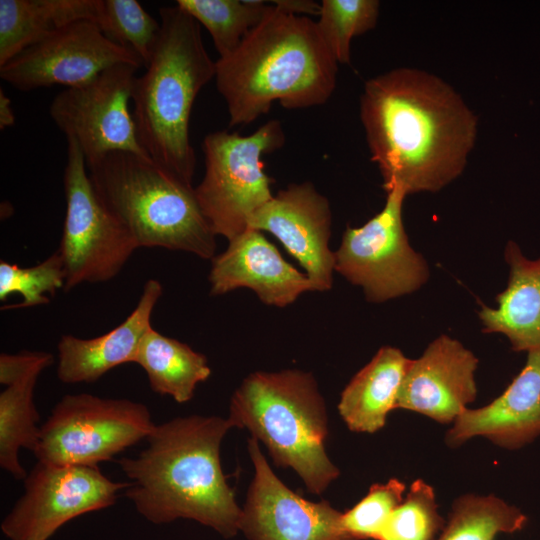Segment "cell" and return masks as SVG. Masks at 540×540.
Listing matches in <instances>:
<instances>
[{"mask_svg": "<svg viewBox=\"0 0 540 540\" xmlns=\"http://www.w3.org/2000/svg\"><path fill=\"white\" fill-rule=\"evenodd\" d=\"M64 191L66 212L57 250L66 273L64 290L113 279L140 247L98 198L84 155L71 139H67Z\"/></svg>", "mask_w": 540, "mask_h": 540, "instance_id": "9c48e42d", "label": "cell"}, {"mask_svg": "<svg viewBox=\"0 0 540 540\" xmlns=\"http://www.w3.org/2000/svg\"><path fill=\"white\" fill-rule=\"evenodd\" d=\"M360 119L386 192H437L464 171L478 119L441 78L395 68L365 82Z\"/></svg>", "mask_w": 540, "mask_h": 540, "instance_id": "6da1fadb", "label": "cell"}, {"mask_svg": "<svg viewBox=\"0 0 540 540\" xmlns=\"http://www.w3.org/2000/svg\"><path fill=\"white\" fill-rule=\"evenodd\" d=\"M139 68L133 64L112 66L82 85L66 88L52 100L51 119L66 139L78 144L86 166L114 152L148 156L140 145L129 107Z\"/></svg>", "mask_w": 540, "mask_h": 540, "instance_id": "8fae6325", "label": "cell"}, {"mask_svg": "<svg viewBox=\"0 0 540 540\" xmlns=\"http://www.w3.org/2000/svg\"><path fill=\"white\" fill-rule=\"evenodd\" d=\"M386 193L383 209L360 227L348 226L334 251L335 271L361 287L373 303L411 294L430 275L405 232L402 209L407 194L399 188Z\"/></svg>", "mask_w": 540, "mask_h": 540, "instance_id": "30bf717a", "label": "cell"}, {"mask_svg": "<svg viewBox=\"0 0 540 540\" xmlns=\"http://www.w3.org/2000/svg\"><path fill=\"white\" fill-rule=\"evenodd\" d=\"M285 141L279 120H270L247 136L226 130L205 136V172L194 190L216 236L229 241L245 232L254 213L273 197V179L265 173L262 158Z\"/></svg>", "mask_w": 540, "mask_h": 540, "instance_id": "52a82bcc", "label": "cell"}, {"mask_svg": "<svg viewBox=\"0 0 540 540\" xmlns=\"http://www.w3.org/2000/svg\"><path fill=\"white\" fill-rule=\"evenodd\" d=\"M176 5L206 28L219 58H223L262 20L270 4L256 0H178Z\"/></svg>", "mask_w": 540, "mask_h": 540, "instance_id": "484cf974", "label": "cell"}, {"mask_svg": "<svg viewBox=\"0 0 540 540\" xmlns=\"http://www.w3.org/2000/svg\"><path fill=\"white\" fill-rule=\"evenodd\" d=\"M477 357L458 340L441 335L410 359L396 408L421 413L439 423L454 422L476 398Z\"/></svg>", "mask_w": 540, "mask_h": 540, "instance_id": "2e32d148", "label": "cell"}, {"mask_svg": "<svg viewBox=\"0 0 540 540\" xmlns=\"http://www.w3.org/2000/svg\"><path fill=\"white\" fill-rule=\"evenodd\" d=\"M15 114L12 108L11 99L0 89V129L14 125Z\"/></svg>", "mask_w": 540, "mask_h": 540, "instance_id": "836d02e7", "label": "cell"}, {"mask_svg": "<svg viewBox=\"0 0 540 540\" xmlns=\"http://www.w3.org/2000/svg\"><path fill=\"white\" fill-rule=\"evenodd\" d=\"M54 360L35 365L0 393V466L16 479L27 473L19 460L21 448L35 451L40 436L39 413L34 404L37 380Z\"/></svg>", "mask_w": 540, "mask_h": 540, "instance_id": "cb8c5ba5", "label": "cell"}, {"mask_svg": "<svg viewBox=\"0 0 540 540\" xmlns=\"http://www.w3.org/2000/svg\"><path fill=\"white\" fill-rule=\"evenodd\" d=\"M149 408L129 399L68 394L40 427L37 461L98 466L146 439L154 428Z\"/></svg>", "mask_w": 540, "mask_h": 540, "instance_id": "ba28073f", "label": "cell"}, {"mask_svg": "<svg viewBox=\"0 0 540 540\" xmlns=\"http://www.w3.org/2000/svg\"><path fill=\"white\" fill-rule=\"evenodd\" d=\"M404 492L405 485L394 478L371 486L361 501L342 513L343 529L356 540H377L392 512L404 500Z\"/></svg>", "mask_w": 540, "mask_h": 540, "instance_id": "4dcf8cb0", "label": "cell"}, {"mask_svg": "<svg viewBox=\"0 0 540 540\" xmlns=\"http://www.w3.org/2000/svg\"><path fill=\"white\" fill-rule=\"evenodd\" d=\"M509 266L507 287L496 296L497 307L482 305L478 312L484 333L507 337L512 350L540 349V257L529 259L518 244L504 250Z\"/></svg>", "mask_w": 540, "mask_h": 540, "instance_id": "ffe728a7", "label": "cell"}, {"mask_svg": "<svg viewBox=\"0 0 540 540\" xmlns=\"http://www.w3.org/2000/svg\"><path fill=\"white\" fill-rule=\"evenodd\" d=\"M102 204L134 236L139 247L165 248L212 260L216 235L192 184L148 156L114 152L87 166Z\"/></svg>", "mask_w": 540, "mask_h": 540, "instance_id": "8992f818", "label": "cell"}, {"mask_svg": "<svg viewBox=\"0 0 540 540\" xmlns=\"http://www.w3.org/2000/svg\"><path fill=\"white\" fill-rule=\"evenodd\" d=\"M118 64L143 66L132 51L109 40L95 22L80 20L0 66V77L25 92L56 85L72 88Z\"/></svg>", "mask_w": 540, "mask_h": 540, "instance_id": "4fadbf2b", "label": "cell"}, {"mask_svg": "<svg viewBox=\"0 0 540 540\" xmlns=\"http://www.w3.org/2000/svg\"><path fill=\"white\" fill-rule=\"evenodd\" d=\"M445 523L438 512L433 488L419 479L411 484L377 540H436Z\"/></svg>", "mask_w": 540, "mask_h": 540, "instance_id": "f546056e", "label": "cell"}, {"mask_svg": "<svg viewBox=\"0 0 540 540\" xmlns=\"http://www.w3.org/2000/svg\"><path fill=\"white\" fill-rule=\"evenodd\" d=\"M162 294V284L149 279L134 310L109 332L90 339L62 335L57 345L58 379L65 384L93 383L117 366L134 363Z\"/></svg>", "mask_w": 540, "mask_h": 540, "instance_id": "d6986e66", "label": "cell"}, {"mask_svg": "<svg viewBox=\"0 0 540 540\" xmlns=\"http://www.w3.org/2000/svg\"><path fill=\"white\" fill-rule=\"evenodd\" d=\"M134 363L145 371L153 392L178 403L190 401L197 385L211 375L205 355L152 326L140 342Z\"/></svg>", "mask_w": 540, "mask_h": 540, "instance_id": "603a6c76", "label": "cell"}, {"mask_svg": "<svg viewBox=\"0 0 540 540\" xmlns=\"http://www.w3.org/2000/svg\"><path fill=\"white\" fill-rule=\"evenodd\" d=\"M227 419L262 442L276 465L292 468L311 493L321 494L339 476L326 452L327 410L311 373L249 374L231 397Z\"/></svg>", "mask_w": 540, "mask_h": 540, "instance_id": "5b68a950", "label": "cell"}, {"mask_svg": "<svg viewBox=\"0 0 540 540\" xmlns=\"http://www.w3.org/2000/svg\"><path fill=\"white\" fill-rule=\"evenodd\" d=\"M527 517L495 496L465 495L456 500L436 540H494L521 530Z\"/></svg>", "mask_w": 540, "mask_h": 540, "instance_id": "d4e9b609", "label": "cell"}, {"mask_svg": "<svg viewBox=\"0 0 540 540\" xmlns=\"http://www.w3.org/2000/svg\"><path fill=\"white\" fill-rule=\"evenodd\" d=\"M377 0H323L319 20L320 35L338 63H350L351 41L375 28L379 17Z\"/></svg>", "mask_w": 540, "mask_h": 540, "instance_id": "83f0119b", "label": "cell"}, {"mask_svg": "<svg viewBox=\"0 0 540 540\" xmlns=\"http://www.w3.org/2000/svg\"><path fill=\"white\" fill-rule=\"evenodd\" d=\"M331 225L329 201L309 181L280 190L249 222V228L275 236L302 266L314 291L319 292L331 289L333 284Z\"/></svg>", "mask_w": 540, "mask_h": 540, "instance_id": "9a60e30c", "label": "cell"}, {"mask_svg": "<svg viewBox=\"0 0 540 540\" xmlns=\"http://www.w3.org/2000/svg\"><path fill=\"white\" fill-rule=\"evenodd\" d=\"M24 487L1 523L9 540H48L72 519L115 504L129 482L112 481L98 466L37 461Z\"/></svg>", "mask_w": 540, "mask_h": 540, "instance_id": "7c38bea8", "label": "cell"}, {"mask_svg": "<svg viewBox=\"0 0 540 540\" xmlns=\"http://www.w3.org/2000/svg\"><path fill=\"white\" fill-rule=\"evenodd\" d=\"M337 71L316 21L270 4L239 46L218 58L215 81L233 127L255 121L276 101L285 109L326 103Z\"/></svg>", "mask_w": 540, "mask_h": 540, "instance_id": "3957f363", "label": "cell"}, {"mask_svg": "<svg viewBox=\"0 0 540 540\" xmlns=\"http://www.w3.org/2000/svg\"><path fill=\"white\" fill-rule=\"evenodd\" d=\"M247 447L254 476L239 530L249 540H356L345 532L342 513L329 502L304 499L274 474L255 438Z\"/></svg>", "mask_w": 540, "mask_h": 540, "instance_id": "5bb4252c", "label": "cell"}, {"mask_svg": "<svg viewBox=\"0 0 540 540\" xmlns=\"http://www.w3.org/2000/svg\"><path fill=\"white\" fill-rule=\"evenodd\" d=\"M53 359V355L43 351H21L17 354L2 353L0 355V383L8 386L35 365Z\"/></svg>", "mask_w": 540, "mask_h": 540, "instance_id": "1f68e13d", "label": "cell"}, {"mask_svg": "<svg viewBox=\"0 0 540 540\" xmlns=\"http://www.w3.org/2000/svg\"><path fill=\"white\" fill-rule=\"evenodd\" d=\"M66 273L63 260L58 251L39 264L20 267L7 261H0V301L18 294L22 301L14 305L2 306L1 309H18L47 304L60 288H64Z\"/></svg>", "mask_w": 540, "mask_h": 540, "instance_id": "f1b7e54d", "label": "cell"}, {"mask_svg": "<svg viewBox=\"0 0 540 540\" xmlns=\"http://www.w3.org/2000/svg\"><path fill=\"white\" fill-rule=\"evenodd\" d=\"M208 279L213 296L249 288L261 302L281 308L314 291L306 273L288 263L262 231L252 228L229 240L212 258Z\"/></svg>", "mask_w": 540, "mask_h": 540, "instance_id": "e0dca14e", "label": "cell"}, {"mask_svg": "<svg viewBox=\"0 0 540 540\" xmlns=\"http://www.w3.org/2000/svg\"><path fill=\"white\" fill-rule=\"evenodd\" d=\"M231 428L227 418L203 415L155 424L145 449L118 460L130 480L125 496L137 512L153 524L189 519L234 537L242 508L220 460L221 442Z\"/></svg>", "mask_w": 540, "mask_h": 540, "instance_id": "7a4b0ae2", "label": "cell"}, {"mask_svg": "<svg viewBox=\"0 0 540 540\" xmlns=\"http://www.w3.org/2000/svg\"><path fill=\"white\" fill-rule=\"evenodd\" d=\"M273 4L280 7L281 9L295 14H309V15H318L320 13V4H317L314 1L308 0H277L273 1Z\"/></svg>", "mask_w": 540, "mask_h": 540, "instance_id": "d6a6232c", "label": "cell"}, {"mask_svg": "<svg viewBox=\"0 0 540 540\" xmlns=\"http://www.w3.org/2000/svg\"><path fill=\"white\" fill-rule=\"evenodd\" d=\"M98 0H0V66L56 30L95 22Z\"/></svg>", "mask_w": 540, "mask_h": 540, "instance_id": "7402d4cb", "label": "cell"}, {"mask_svg": "<svg viewBox=\"0 0 540 540\" xmlns=\"http://www.w3.org/2000/svg\"><path fill=\"white\" fill-rule=\"evenodd\" d=\"M410 359L392 346L381 347L341 393L338 411L354 432L374 433L396 408Z\"/></svg>", "mask_w": 540, "mask_h": 540, "instance_id": "44dd1931", "label": "cell"}, {"mask_svg": "<svg viewBox=\"0 0 540 540\" xmlns=\"http://www.w3.org/2000/svg\"><path fill=\"white\" fill-rule=\"evenodd\" d=\"M522 370L488 405L465 409L446 434L451 447L483 436L508 449L521 448L540 435V349L527 353Z\"/></svg>", "mask_w": 540, "mask_h": 540, "instance_id": "ac0fdd59", "label": "cell"}, {"mask_svg": "<svg viewBox=\"0 0 540 540\" xmlns=\"http://www.w3.org/2000/svg\"><path fill=\"white\" fill-rule=\"evenodd\" d=\"M95 23L115 44L132 51L145 67L159 38L160 21L136 0H98Z\"/></svg>", "mask_w": 540, "mask_h": 540, "instance_id": "4316f807", "label": "cell"}, {"mask_svg": "<svg viewBox=\"0 0 540 540\" xmlns=\"http://www.w3.org/2000/svg\"><path fill=\"white\" fill-rule=\"evenodd\" d=\"M160 32L145 72L136 76L133 119L140 145L162 168L192 184L196 156L190 142L193 104L216 74L200 24L176 4L159 10Z\"/></svg>", "mask_w": 540, "mask_h": 540, "instance_id": "277c9868", "label": "cell"}]
</instances>
